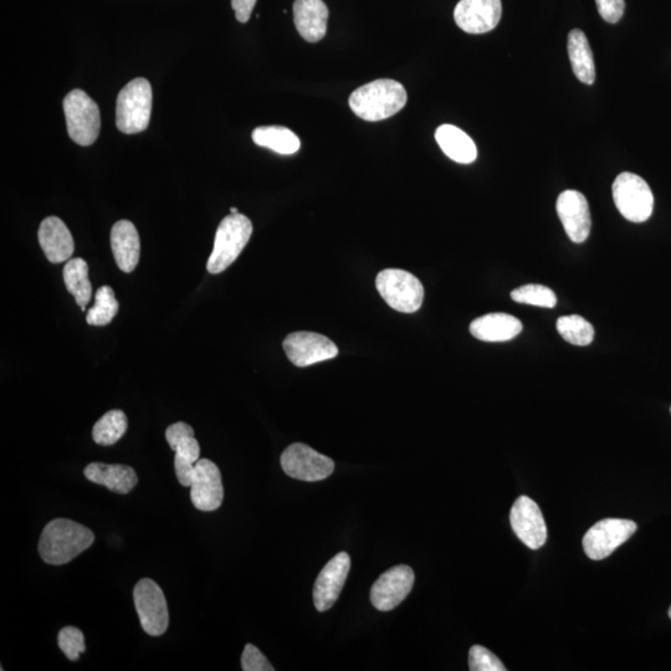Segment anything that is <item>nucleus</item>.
<instances>
[{"label":"nucleus","instance_id":"nucleus-1","mask_svg":"<svg viewBox=\"0 0 671 671\" xmlns=\"http://www.w3.org/2000/svg\"><path fill=\"white\" fill-rule=\"evenodd\" d=\"M94 542V532L87 527L68 519H55L44 527L39 553L44 562L60 566L73 561Z\"/></svg>","mask_w":671,"mask_h":671},{"label":"nucleus","instance_id":"nucleus-37","mask_svg":"<svg viewBox=\"0 0 671 671\" xmlns=\"http://www.w3.org/2000/svg\"><path fill=\"white\" fill-rule=\"evenodd\" d=\"M230 213L237 214V213H239V210L237 208L233 207V208H230Z\"/></svg>","mask_w":671,"mask_h":671},{"label":"nucleus","instance_id":"nucleus-36","mask_svg":"<svg viewBox=\"0 0 671 671\" xmlns=\"http://www.w3.org/2000/svg\"><path fill=\"white\" fill-rule=\"evenodd\" d=\"M256 0H232V8L235 12V18L239 23H248L252 17Z\"/></svg>","mask_w":671,"mask_h":671},{"label":"nucleus","instance_id":"nucleus-38","mask_svg":"<svg viewBox=\"0 0 671 671\" xmlns=\"http://www.w3.org/2000/svg\"><path fill=\"white\" fill-rule=\"evenodd\" d=\"M669 617H670V619H671V607H670V609H669Z\"/></svg>","mask_w":671,"mask_h":671},{"label":"nucleus","instance_id":"nucleus-4","mask_svg":"<svg viewBox=\"0 0 671 671\" xmlns=\"http://www.w3.org/2000/svg\"><path fill=\"white\" fill-rule=\"evenodd\" d=\"M152 86L150 81L137 78L120 91L116 101V126L126 135L147 130L152 112Z\"/></svg>","mask_w":671,"mask_h":671},{"label":"nucleus","instance_id":"nucleus-19","mask_svg":"<svg viewBox=\"0 0 671 671\" xmlns=\"http://www.w3.org/2000/svg\"><path fill=\"white\" fill-rule=\"evenodd\" d=\"M38 239L43 252L53 264L69 261L75 252L73 235L58 217H49L40 224Z\"/></svg>","mask_w":671,"mask_h":671},{"label":"nucleus","instance_id":"nucleus-9","mask_svg":"<svg viewBox=\"0 0 671 671\" xmlns=\"http://www.w3.org/2000/svg\"><path fill=\"white\" fill-rule=\"evenodd\" d=\"M638 526L632 520L606 519L597 522L583 537V550L591 560L601 561L611 556L619 546L627 542Z\"/></svg>","mask_w":671,"mask_h":671},{"label":"nucleus","instance_id":"nucleus-8","mask_svg":"<svg viewBox=\"0 0 671 671\" xmlns=\"http://www.w3.org/2000/svg\"><path fill=\"white\" fill-rule=\"evenodd\" d=\"M138 618L141 627L152 637L165 634L169 624L168 606L162 588L150 578H143L133 589Z\"/></svg>","mask_w":671,"mask_h":671},{"label":"nucleus","instance_id":"nucleus-21","mask_svg":"<svg viewBox=\"0 0 671 671\" xmlns=\"http://www.w3.org/2000/svg\"><path fill=\"white\" fill-rule=\"evenodd\" d=\"M111 248L120 270L132 273L141 255L140 235L135 225L128 220L115 223L111 229Z\"/></svg>","mask_w":671,"mask_h":671},{"label":"nucleus","instance_id":"nucleus-23","mask_svg":"<svg viewBox=\"0 0 671 671\" xmlns=\"http://www.w3.org/2000/svg\"><path fill=\"white\" fill-rule=\"evenodd\" d=\"M522 324L509 314H488L471 322L470 334L484 342H506L519 336Z\"/></svg>","mask_w":671,"mask_h":671},{"label":"nucleus","instance_id":"nucleus-25","mask_svg":"<svg viewBox=\"0 0 671 671\" xmlns=\"http://www.w3.org/2000/svg\"><path fill=\"white\" fill-rule=\"evenodd\" d=\"M568 55L577 79L583 84L592 85L596 80V65L591 46L582 30H572L568 35Z\"/></svg>","mask_w":671,"mask_h":671},{"label":"nucleus","instance_id":"nucleus-2","mask_svg":"<svg viewBox=\"0 0 671 671\" xmlns=\"http://www.w3.org/2000/svg\"><path fill=\"white\" fill-rule=\"evenodd\" d=\"M407 91L398 81L381 79L372 81L352 92L350 107L360 119L377 122L389 119L407 104Z\"/></svg>","mask_w":671,"mask_h":671},{"label":"nucleus","instance_id":"nucleus-32","mask_svg":"<svg viewBox=\"0 0 671 671\" xmlns=\"http://www.w3.org/2000/svg\"><path fill=\"white\" fill-rule=\"evenodd\" d=\"M59 648L65 654V657L76 662L80 654L85 653V637L80 629L75 627H65L60 630L58 637Z\"/></svg>","mask_w":671,"mask_h":671},{"label":"nucleus","instance_id":"nucleus-15","mask_svg":"<svg viewBox=\"0 0 671 671\" xmlns=\"http://www.w3.org/2000/svg\"><path fill=\"white\" fill-rule=\"evenodd\" d=\"M501 14V0H460L454 9L455 23L469 34L491 32L498 27Z\"/></svg>","mask_w":671,"mask_h":671},{"label":"nucleus","instance_id":"nucleus-7","mask_svg":"<svg viewBox=\"0 0 671 671\" xmlns=\"http://www.w3.org/2000/svg\"><path fill=\"white\" fill-rule=\"evenodd\" d=\"M613 201L619 213L633 223H643L652 217L654 196L642 177L624 172L613 183Z\"/></svg>","mask_w":671,"mask_h":671},{"label":"nucleus","instance_id":"nucleus-13","mask_svg":"<svg viewBox=\"0 0 671 671\" xmlns=\"http://www.w3.org/2000/svg\"><path fill=\"white\" fill-rule=\"evenodd\" d=\"M512 530L526 547L539 550L547 541V526L539 505L529 496H520L510 512Z\"/></svg>","mask_w":671,"mask_h":671},{"label":"nucleus","instance_id":"nucleus-22","mask_svg":"<svg viewBox=\"0 0 671 671\" xmlns=\"http://www.w3.org/2000/svg\"><path fill=\"white\" fill-rule=\"evenodd\" d=\"M91 483L105 486L112 493L126 495L136 488L138 478L131 466L121 464L91 463L84 470Z\"/></svg>","mask_w":671,"mask_h":671},{"label":"nucleus","instance_id":"nucleus-24","mask_svg":"<svg viewBox=\"0 0 671 671\" xmlns=\"http://www.w3.org/2000/svg\"><path fill=\"white\" fill-rule=\"evenodd\" d=\"M435 140L450 160L469 165L478 157V150L471 138L460 128L453 125H442L435 132Z\"/></svg>","mask_w":671,"mask_h":671},{"label":"nucleus","instance_id":"nucleus-14","mask_svg":"<svg viewBox=\"0 0 671 671\" xmlns=\"http://www.w3.org/2000/svg\"><path fill=\"white\" fill-rule=\"evenodd\" d=\"M416 576L411 567L399 565L384 572L371 589V602L378 611L388 612L411 593Z\"/></svg>","mask_w":671,"mask_h":671},{"label":"nucleus","instance_id":"nucleus-30","mask_svg":"<svg viewBox=\"0 0 671 671\" xmlns=\"http://www.w3.org/2000/svg\"><path fill=\"white\" fill-rule=\"evenodd\" d=\"M557 331L563 340L575 346L591 345L594 338L593 326L580 315L560 317L557 321Z\"/></svg>","mask_w":671,"mask_h":671},{"label":"nucleus","instance_id":"nucleus-12","mask_svg":"<svg viewBox=\"0 0 671 671\" xmlns=\"http://www.w3.org/2000/svg\"><path fill=\"white\" fill-rule=\"evenodd\" d=\"M284 351L296 367H309L337 357L338 348L329 337L315 332H294L285 338Z\"/></svg>","mask_w":671,"mask_h":671},{"label":"nucleus","instance_id":"nucleus-11","mask_svg":"<svg viewBox=\"0 0 671 671\" xmlns=\"http://www.w3.org/2000/svg\"><path fill=\"white\" fill-rule=\"evenodd\" d=\"M166 439L169 447L176 453L174 470H176L179 484L184 488H189L192 485L194 468L201 455V447H199L198 440L194 438V430L187 423H174L167 428Z\"/></svg>","mask_w":671,"mask_h":671},{"label":"nucleus","instance_id":"nucleus-33","mask_svg":"<svg viewBox=\"0 0 671 671\" xmlns=\"http://www.w3.org/2000/svg\"><path fill=\"white\" fill-rule=\"evenodd\" d=\"M469 669L471 671H505V665L500 662L489 649L474 645L469 652Z\"/></svg>","mask_w":671,"mask_h":671},{"label":"nucleus","instance_id":"nucleus-18","mask_svg":"<svg viewBox=\"0 0 671 671\" xmlns=\"http://www.w3.org/2000/svg\"><path fill=\"white\" fill-rule=\"evenodd\" d=\"M557 213L568 238L573 243L586 242L591 233L592 220L588 202L582 193L565 191L557 199Z\"/></svg>","mask_w":671,"mask_h":671},{"label":"nucleus","instance_id":"nucleus-26","mask_svg":"<svg viewBox=\"0 0 671 671\" xmlns=\"http://www.w3.org/2000/svg\"><path fill=\"white\" fill-rule=\"evenodd\" d=\"M253 141L260 147L269 148L271 151L286 156L294 155L301 146L300 138L289 128L283 126L255 128Z\"/></svg>","mask_w":671,"mask_h":671},{"label":"nucleus","instance_id":"nucleus-20","mask_svg":"<svg viewBox=\"0 0 671 671\" xmlns=\"http://www.w3.org/2000/svg\"><path fill=\"white\" fill-rule=\"evenodd\" d=\"M327 19H329V8L324 0H295V27L306 42L317 43L325 38Z\"/></svg>","mask_w":671,"mask_h":671},{"label":"nucleus","instance_id":"nucleus-6","mask_svg":"<svg viewBox=\"0 0 671 671\" xmlns=\"http://www.w3.org/2000/svg\"><path fill=\"white\" fill-rule=\"evenodd\" d=\"M64 112L71 140L83 147L94 145L101 128L96 102L85 91L76 89L65 96Z\"/></svg>","mask_w":671,"mask_h":671},{"label":"nucleus","instance_id":"nucleus-5","mask_svg":"<svg viewBox=\"0 0 671 671\" xmlns=\"http://www.w3.org/2000/svg\"><path fill=\"white\" fill-rule=\"evenodd\" d=\"M376 288L393 310L413 314L422 307L424 286L417 276L401 269H386L377 275Z\"/></svg>","mask_w":671,"mask_h":671},{"label":"nucleus","instance_id":"nucleus-16","mask_svg":"<svg viewBox=\"0 0 671 671\" xmlns=\"http://www.w3.org/2000/svg\"><path fill=\"white\" fill-rule=\"evenodd\" d=\"M223 499L222 474L218 466L208 459H199L191 485L192 504L198 510L210 512L218 510Z\"/></svg>","mask_w":671,"mask_h":671},{"label":"nucleus","instance_id":"nucleus-29","mask_svg":"<svg viewBox=\"0 0 671 671\" xmlns=\"http://www.w3.org/2000/svg\"><path fill=\"white\" fill-rule=\"evenodd\" d=\"M119 301L110 286H101L95 294V304L87 311L86 322L91 326L109 325L119 312Z\"/></svg>","mask_w":671,"mask_h":671},{"label":"nucleus","instance_id":"nucleus-34","mask_svg":"<svg viewBox=\"0 0 671 671\" xmlns=\"http://www.w3.org/2000/svg\"><path fill=\"white\" fill-rule=\"evenodd\" d=\"M242 668L244 671H274L275 668L269 663L265 655L253 644L245 645L242 655Z\"/></svg>","mask_w":671,"mask_h":671},{"label":"nucleus","instance_id":"nucleus-17","mask_svg":"<svg viewBox=\"0 0 671 671\" xmlns=\"http://www.w3.org/2000/svg\"><path fill=\"white\" fill-rule=\"evenodd\" d=\"M351 558L340 552L322 568L314 587V603L317 611L326 612L334 606L347 581Z\"/></svg>","mask_w":671,"mask_h":671},{"label":"nucleus","instance_id":"nucleus-28","mask_svg":"<svg viewBox=\"0 0 671 671\" xmlns=\"http://www.w3.org/2000/svg\"><path fill=\"white\" fill-rule=\"evenodd\" d=\"M127 417L120 409L104 414L92 429V438L102 447H111L124 437L127 432Z\"/></svg>","mask_w":671,"mask_h":671},{"label":"nucleus","instance_id":"nucleus-31","mask_svg":"<svg viewBox=\"0 0 671 671\" xmlns=\"http://www.w3.org/2000/svg\"><path fill=\"white\" fill-rule=\"evenodd\" d=\"M511 299L517 304L547 307L553 309L557 305V296L544 285H524L511 293Z\"/></svg>","mask_w":671,"mask_h":671},{"label":"nucleus","instance_id":"nucleus-27","mask_svg":"<svg viewBox=\"0 0 671 671\" xmlns=\"http://www.w3.org/2000/svg\"><path fill=\"white\" fill-rule=\"evenodd\" d=\"M64 283L69 293L75 297L81 311H86L92 297V285L89 280V266L84 259H70L64 266Z\"/></svg>","mask_w":671,"mask_h":671},{"label":"nucleus","instance_id":"nucleus-39","mask_svg":"<svg viewBox=\"0 0 671 671\" xmlns=\"http://www.w3.org/2000/svg\"><path fill=\"white\" fill-rule=\"evenodd\" d=\"M670 412H671V408H670Z\"/></svg>","mask_w":671,"mask_h":671},{"label":"nucleus","instance_id":"nucleus-3","mask_svg":"<svg viewBox=\"0 0 671 671\" xmlns=\"http://www.w3.org/2000/svg\"><path fill=\"white\" fill-rule=\"evenodd\" d=\"M253 234V224L244 214L230 213L220 222L215 234L214 248L207 269L217 275L227 270L238 259Z\"/></svg>","mask_w":671,"mask_h":671},{"label":"nucleus","instance_id":"nucleus-10","mask_svg":"<svg viewBox=\"0 0 671 671\" xmlns=\"http://www.w3.org/2000/svg\"><path fill=\"white\" fill-rule=\"evenodd\" d=\"M280 463L285 474L302 481L324 480L335 470L334 460L302 443L291 444L286 448Z\"/></svg>","mask_w":671,"mask_h":671},{"label":"nucleus","instance_id":"nucleus-35","mask_svg":"<svg viewBox=\"0 0 671 671\" xmlns=\"http://www.w3.org/2000/svg\"><path fill=\"white\" fill-rule=\"evenodd\" d=\"M601 17L609 24H616L622 19L626 3L624 0H596Z\"/></svg>","mask_w":671,"mask_h":671}]
</instances>
